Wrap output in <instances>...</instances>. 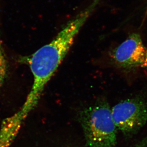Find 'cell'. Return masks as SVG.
<instances>
[{"label": "cell", "mask_w": 147, "mask_h": 147, "mask_svg": "<svg viewBox=\"0 0 147 147\" xmlns=\"http://www.w3.org/2000/svg\"><path fill=\"white\" fill-rule=\"evenodd\" d=\"M94 7L89 4L61 30L51 42L35 52L28 61L33 76L32 88L21 109L8 118L9 122L20 129L22 122L39 101L45 86L58 68Z\"/></svg>", "instance_id": "obj_1"}, {"label": "cell", "mask_w": 147, "mask_h": 147, "mask_svg": "<svg viewBox=\"0 0 147 147\" xmlns=\"http://www.w3.org/2000/svg\"><path fill=\"white\" fill-rule=\"evenodd\" d=\"M79 119L89 147H115L118 129L106 100H98L82 108L79 111Z\"/></svg>", "instance_id": "obj_2"}, {"label": "cell", "mask_w": 147, "mask_h": 147, "mask_svg": "<svg viewBox=\"0 0 147 147\" xmlns=\"http://www.w3.org/2000/svg\"><path fill=\"white\" fill-rule=\"evenodd\" d=\"M111 110L118 130L126 137H132L147 123V96L139 95L126 99Z\"/></svg>", "instance_id": "obj_3"}, {"label": "cell", "mask_w": 147, "mask_h": 147, "mask_svg": "<svg viewBox=\"0 0 147 147\" xmlns=\"http://www.w3.org/2000/svg\"><path fill=\"white\" fill-rule=\"evenodd\" d=\"M146 49L140 35L134 33L111 51V57L118 67L130 72L142 67Z\"/></svg>", "instance_id": "obj_4"}, {"label": "cell", "mask_w": 147, "mask_h": 147, "mask_svg": "<svg viewBox=\"0 0 147 147\" xmlns=\"http://www.w3.org/2000/svg\"><path fill=\"white\" fill-rule=\"evenodd\" d=\"M7 62L0 41V86L3 84L7 73Z\"/></svg>", "instance_id": "obj_5"}, {"label": "cell", "mask_w": 147, "mask_h": 147, "mask_svg": "<svg viewBox=\"0 0 147 147\" xmlns=\"http://www.w3.org/2000/svg\"><path fill=\"white\" fill-rule=\"evenodd\" d=\"M131 147H147V136Z\"/></svg>", "instance_id": "obj_6"}, {"label": "cell", "mask_w": 147, "mask_h": 147, "mask_svg": "<svg viewBox=\"0 0 147 147\" xmlns=\"http://www.w3.org/2000/svg\"><path fill=\"white\" fill-rule=\"evenodd\" d=\"M142 67L145 68L147 70V48L146 49V52H145V55L144 60L143 61V64L142 65Z\"/></svg>", "instance_id": "obj_7"}]
</instances>
